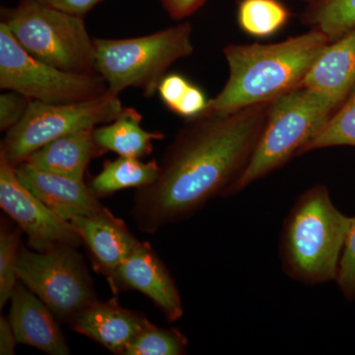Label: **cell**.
I'll return each instance as SVG.
<instances>
[{
    "label": "cell",
    "mask_w": 355,
    "mask_h": 355,
    "mask_svg": "<svg viewBox=\"0 0 355 355\" xmlns=\"http://www.w3.org/2000/svg\"><path fill=\"white\" fill-rule=\"evenodd\" d=\"M94 128H85L53 140L35 151L26 162L43 171L84 179L89 163L105 153L96 142Z\"/></svg>",
    "instance_id": "e0dca14e"
},
{
    "label": "cell",
    "mask_w": 355,
    "mask_h": 355,
    "mask_svg": "<svg viewBox=\"0 0 355 355\" xmlns=\"http://www.w3.org/2000/svg\"><path fill=\"white\" fill-rule=\"evenodd\" d=\"M355 216L343 214L324 184L299 196L282 224L279 259L287 277L307 286L336 280Z\"/></svg>",
    "instance_id": "3957f363"
},
{
    "label": "cell",
    "mask_w": 355,
    "mask_h": 355,
    "mask_svg": "<svg viewBox=\"0 0 355 355\" xmlns=\"http://www.w3.org/2000/svg\"><path fill=\"white\" fill-rule=\"evenodd\" d=\"M10 300L8 319L18 343L30 345L51 355L70 354L57 318L20 280Z\"/></svg>",
    "instance_id": "5bb4252c"
},
{
    "label": "cell",
    "mask_w": 355,
    "mask_h": 355,
    "mask_svg": "<svg viewBox=\"0 0 355 355\" xmlns=\"http://www.w3.org/2000/svg\"><path fill=\"white\" fill-rule=\"evenodd\" d=\"M15 169L22 183L65 221L76 216H97L108 210L84 179L43 171L26 161L16 165Z\"/></svg>",
    "instance_id": "7c38bea8"
},
{
    "label": "cell",
    "mask_w": 355,
    "mask_h": 355,
    "mask_svg": "<svg viewBox=\"0 0 355 355\" xmlns=\"http://www.w3.org/2000/svg\"><path fill=\"white\" fill-rule=\"evenodd\" d=\"M1 22L33 57L67 71L98 73L94 39L83 17L44 2L21 0L14 8L2 10Z\"/></svg>",
    "instance_id": "8992f818"
},
{
    "label": "cell",
    "mask_w": 355,
    "mask_h": 355,
    "mask_svg": "<svg viewBox=\"0 0 355 355\" xmlns=\"http://www.w3.org/2000/svg\"><path fill=\"white\" fill-rule=\"evenodd\" d=\"M354 85L355 28L324 49L300 87L323 93L338 108Z\"/></svg>",
    "instance_id": "2e32d148"
},
{
    "label": "cell",
    "mask_w": 355,
    "mask_h": 355,
    "mask_svg": "<svg viewBox=\"0 0 355 355\" xmlns=\"http://www.w3.org/2000/svg\"><path fill=\"white\" fill-rule=\"evenodd\" d=\"M141 121V114L137 110L123 108L111 123L94 128L96 142L105 153L112 151L123 157H146L153 153V140L163 139L165 135L144 130Z\"/></svg>",
    "instance_id": "ac0fdd59"
},
{
    "label": "cell",
    "mask_w": 355,
    "mask_h": 355,
    "mask_svg": "<svg viewBox=\"0 0 355 355\" xmlns=\"http://www.w3.org/2000/svg\"><path fill=\"white\" fill-rule=\"evenodd\" d=\"M123 108L119 95L109 90L85 101L64 104L30 101L22 120L6 132L0 151L14 166L20 164L53 140L112 123Z\"/></svg>",
    "instance_id": "52a82bcc"
},
{
    "label": "cell",
    "mask_w": 355,
    "mask_h": 355,
    "mask_svg": "<svg viewBox=\"0 0 355 355\" xmlns=\"http://www.w3.org/2000/svg\"><path fill=\"white\" fill-rule=\"evenodd\" d=\"M191 85L190 81L180 74H167L159 83L157 93L163 104L176 114Z\"/></svg>",
    "instance_id": "4316f807"
},
{
    "label": "cell",
    "mask_w": 355,
    "mask_h": 355,
    "mask_svg": "<svg viewBox=\"0 0 355 355\" xmlns=\"http://www.w3.org/2000/svg\"><path fill=\"white\" fill-rule=\"evenodd\" d=\"M0 88L50 104L85 101L108 91L99 73L67 71L33 57L3 22L0 23Z\"/></svg>",
    "instance_id": "ba28073f"
},
{
    "label": "cell",
    "mask_w": 355,
    "mask_h": 355,
    "mask_svg": "<svg viewBox=\"0 0 355 355\" xmlns=\"http://www.w3.org/2000/svg\"><path fill=\"white\" fill-rule=\"evenodd\" d=\"M69 223L92 257L95 270L108 277L139 244L121 219L110 210L92 216H76Z\"/></svg>",
    "instance_id": "9a60e30c"
},
{
    "label": "cell",
    "mask_w": 355,
    "mask_h": 355,
    "mask_svg": "<svg viewBox=\"0 0 355 355\" xmlns=\"http://www.w3.org/2000/svg\"><path fill=\"white\" fill-rule=\"evenodd\" d=\"M338 107L323 93L298 87L272 102L246 169L228 191L236 195L301 155Z\"/></svg>",
    "instance_id": "277c9868"
},
{
    "label": "cell",
    "mask_w": 355,
    "mask_h": 355,
    "mask_svg": "<svg viewBox=\"0 0 355 355\" xmlns=\"http://www.w3.org/2000/svg\"><path fill=\"white\" fill-rule=\"evenodd\" d=\"M331 42L312 28L279 43L228 44L224 49L228 81L200 116H226L295 90Z\"/></svg>",
    "instance_id": "7a4b0ae2"
},
{
    "label": "cell",
    "mask_w": 355,
    "mask_h": 355,
    "mask_svg": "<svg viewBox=\"0 0 355 355\" xmlns=\"http://www.w3.org/2000/svg\"><path fill=\"white\" fill-rule=\"evenodd\" d=\"M21 229L1 224L0 230V308H3L12 296L18 282L17 265L22 244Z\"/></svg>",
    "instance_id": "cb8c5ba5"
},
{
    "label": "cell",
    "mask_w": 355,
    "mask_h": 355,
    "mask_svg": "<svg viewBox=\"0 0 355 355\" xmlns=\"http://www.w3.org/2000/svg\"><path fill=\"white\" fill-rule=\"evenodd\" d=\"M36 1L44 2V3H48V0H36Z\"/></svg>",
    "instance_id": "1f68e13d"
},
{
    "label": "cell",
    "mask_w": 355,
    "mask_h": 355,
    "mask_svg": "<svg viewBox=\"0 0 355 355\" xmlns=\"http://www.w3.org/2000/svg\"><path fill=\"white\" fill-rule=\"evenodd\" d=\"M0 207L27 236L34 251L80 246L83 240L69 221L58 217L18 177L15 166L0 151Z\"/></svg>",
    "instance_id": "30bf717a"
},
{
    "label": "cell",
    "mask_w": 355,
    "mask_h": 355,
    "mask_svg": "<svg viewBox=\"0 0 355 355\" xmlns=\"http://www.w3.org/2000/svg\"><path fill=\"white\" fill-rule=\"evenodd\" d=\"M107 279L114 294L128 289L144 293L164 314L168 322L177 321L183 316L179 289L171 273L148 243L139 242Z\"/></svg>",
    "instance_id": "8fae6325"
},
{
    "label": "cell",
    "mask_w": 355,
    "mask_h": 355,
    "mask_svg": "<svg viewBox=\"0 0 355 355\" xmlns=\"http://www.w3.org/2000/svg\"><path fill=\"white\" fill-rule=\"evenodd\" d=\"M303 18L335 41L355 28V0H319L310 4Z\"/></svg>",
    "instance_id": "44dd1931"
},
{
    "label": "cell",
    "mask_w": 355,
    "mask_h": 355,
    "mask_svg": "<svg viewBox=\"0 0 355 355\" xmlns=\"http://www.w3.org/2000/svg\"><path fill=\"white\" fill-rule=\"evenodd\" d=\"M30 101L24 95L9 91L0 96V130L8 132L15 127L27 112Z\"/></svg>",
    "instance_id": "484cf974"
},
{
    "label": "cell",
    "mask_w": 355,
    "mask_h": 355,
    "mask_svg": "<svg viewBox=\"0 0 355 355\" xmlns=\"http://www.w3.org/2000/svg\"><path fill=\"white\" fill-rule=\"evenodd\" d=\"M150 324L144 314L123 308L113 298L97 299L69 324L76 333L88 336L114 354L123 355L128 345Z\"/></svg>",
    "instance_id": "4fadbf2b"
},
{
    "label": "cell",
    "mask_w": 355,
    "mask_h": 355,
    "mask_svg": "<svg viewBox=\"0 0 355 355\" xmlns=\"http://www.w3.org/2000/svg\"><path fill=\"white\" fill-rule=\"evenodd\" d=\"M304 1L309 2V3H314V2L319 1V0H304Z\"/></svg>",
    "instance_id": "4dcf8cb0"
},
{
    "label": "cell",
    "mask_w": 355,
    "mask_h": 355,
    "mask_svg": "<svg viewBox=\"0 0 355 355\" xmlns=\"http://www.w3.org/2000/svg\"><path fill=\"white\" fill-rule=\"evenodd\" d=\"M291 13L279 0H242L238 7V23L251 36H272L282 29Z\"/></svg>",
    "instance_id": "ffe728a7"
},
{
    "label": "cell",
    "mask_w": 355,
    "mask_h": 355,
    "mask_svg": "<svg viewBox=\"0 0 355 355\" xmlns=\"http://www.w3.org/2000/svg\"><path fill=\"white\" fill-rule=\"evenodd\" d=\"M15 334L8 318H0V354L12 355L15 354L17 345Z\"/></svg>",
    "instance_id": "f546056e"
},
{
    "label": "cell",
    "mask_w": 355,
    "mask_h": 355,
    "mask_svg": "<svg viewBox=\"0 0 355 355\" xmlns=\"http://www.w3.org/2000/svg\"><path fill=\"white\" fill-rule=\"evenodd\" d=\"M270 104L189 120L159 163L155 181L135 193L130 214L137 228L155 234L212 198L227 197L253 156Z\"/></svg>",
    "instance_id": "6da1fadb"
},
{
    "label": "cell",
    "mask_w": 355,
    "mask_h": 355,
    "mask_svg": "<svg viewBox=\"0 0 355 355\" xmlns=\"http://www.w3.org/2000/svg\"><path fill=\"white\" fill-rule=\"evenodd\" d=\"M336 282L347 300H355V218L343 249Z\"/></svg>",
    "instance_id": "d4e9b609"
},
{
    "label": "cell",
    "mask_w": 355,
    "mask_h": 355,
    "mask_svg": "<svg viewBox=\"0 0 355 355\" xmlns=\"http://www.w3.org/2000/svg\"><path fill=\"white\" fill-rule=\"evenodd\" d=\"M334 146L355 147V85L322 132L303 149L301 154Z\"/></svg>",
    "instance_id": "7402d4cb"
},
{
    "label": "cell",
    "mask_w": 355,
    "mask_h": 355,
    "mask_svg": "<svg viewBox=\"0 0 355 355\" xmlns=\"http://www.w3.org/2000/svg\"><path fill=\"white\" fill-rule=\"evenodd\" d=\"M173 20H182L197 12L209 0H158Z\"/></svg>",
    "instance_id": "83f0119b"
},
{
    "label": "cell",
    "mask_w": 355,
    "mask_h": 355,
    "mask_svg": "<svg viewBox=\"0 0 355 355\" xmlns=\"http://www.w3.org/2000/svg\"><path fill=\"white\" fill-rule=\"evenodd\" d=\"M17 275L62 323L70 324L98 299L87 266L76 247L58 246L38 252L22 246Z\"/></svg>",
    "instance_id": "9c48e42d"
},
{
    "label": "cell",
    "mask_w": 355,
    "mask_h": 355,
    "mask_svg": "<svg viewBox=\"0 0 355 355\" xmlns=\"http://www.w3.org/2000/svg\"><path fill=\"white\" fill-rule=\"evenodd\" d=\"M191 31L184 22L137 38L94 39L96 71L114 94L137 88L151 98L167 70L193 53Z\"/></svg>",
    "instance_id": "5b68a950"
},
{
    "label": "cell",
    "mask_w": 355,
    "mask_h": 355,
    "mask_svg": "<svg viewBox=\"0 0 355 355\" xmlns=\"http://www.w3.org/2000/svg\"><path fill=\"white\" fill-rule=\"evenodd\" d=\"M159 163L155 159L144 162L139 158L120 157L108 160L102 171L91 181V190L98 198L106 197L121 190L135 188L137 190L149 186L155 181Z\"/></svg>",
    "instance_id": "d6986e66"
},
{
    "label": "cell",
    "mask_w": 355,
    "mask_h": 355,
    "mask_svg": "<svg viewBox=\"0 0 355 355\" xmlns=\"http://www.w3.org/2000/svg\"><path fill=\"white\" fill-rule=\"evenodd\" d=\"M103 0H48V3L64 12L83 17Z\"/></svg>",
    "instance_id": "f1b7e54d"
},
{
    "label": "cell",
    "mask_w": 355,
    "mask_h": 355,
    "mask_svg": "<svg viewBox=\"0 0 355 355\" xmlns=\"http://www.w3.org/2000/svg\"><path fill=\"white\" fill-rule=\"evenodd\" d=\"M187 336L177 329L149 324L123 352V355H182L188 350Z\"/></svg>",
    "instance_id": "603a6c76"
}]
</instances>
